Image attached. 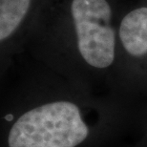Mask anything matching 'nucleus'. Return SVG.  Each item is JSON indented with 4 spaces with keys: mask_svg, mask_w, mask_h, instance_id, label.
<instances>
[{
    "mask_svg": "<svg viewBox=\"0 0 147 147\" xmlns=\"http://www.w3.org/2000/svg\"><path fill=\"white\" fill-rule=\"evenodd\" d=\"M136 113L117 103L48 96L5 104L0 147H106L133 129Z\"/></svg>",
    "mask_w": 147,
    "mask_h": 147,
    "instance_id": "obj_1",
    "label": "nucleus"
},
{
    "mask_svg": "<svg viewBox=\"0 0 147 147\" xmlns=\"http://www.w3.org/2000/svg\"><path fill=\"white\" fill-rule=\"evenodd\" d=\"M78 53L90 69L105 70L116 60V37L106 0H73Z\"/></svg>",
    "mask_w": 147,
    "mask_h": 147,
    "instance_id": "obj_2",
    "label": "nucleus"
},
{
    "mask_svg": "<svg viewBox=\"0 0 147 147\" xmlns=\"http://www.w3.org/2000/svg\"><path fill=\"white\" fill-rule=\"evenodd\" d=\"M123 50L134 59L147 57V7L136 9L126 14L119 28Z\"/></svg>",
    "mask_w": 147,
    "mask_h": 147,
    "instance_id": "obj_3",
    "label": "nucleus"
},
{
    "mask_svg": "<svg viewBox=\"0 0 147 147\" xmlns=\"http://www.w3.org/2000/svg\"><path fill=\"white\" fill-rule=\"evenodd\" d=\"M31 0H0V40L11 36L26 16Z\"/></svg>",
    "mask_w": 147,
    "mask_h": 147,
    "instance_id": "obj_4",
    "label": "nucleus"
}]
</instances>
